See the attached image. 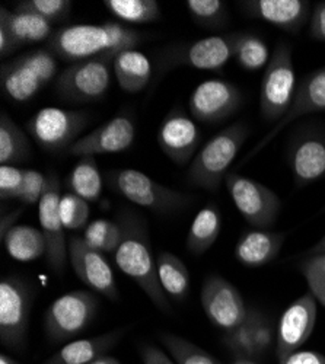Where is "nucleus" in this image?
Here are the masks:
<instances>
[{
    "mask_svg": "<svg viewBox=\"0 0 325 364\" xmlns=\"http://www.w3.org/2000/svg\"><path fill=\"white\" fill-rule=\"evenodd\" d=\"M186 6L193 21L208 31H222L229 23L228 8L222 0H187Z\"/></svg>",
    "mask_w": 325,
    "mask_h": 364,
    "instance_id": "f704fd0d",
    "label": "nucleus"
},
{
    "mask_svg": "<svg viewBox=\"0 0 325 364\" xmlns=\"http://www.w3.org/2000/svg\"><path fill=\"white\" fill-rule=\"evenodd\" d=\"M248 134V126L240 121L213 136L191 161L187 171L188 184L216 193L228 176V171L238 156Z\"/></svg>",
    "mask_w": 325,
    "mask_h": 364,
    "instance_id": "7ed1b4c3",
    "label": "nucleus"
},
{
    "mask_svg": "<svg viewBox=\"0 0 325 364\" xmlns=\"http://www.w3.org/2000/svg\"><path fill=\"white\" fill-rule=\"evenodd\" d=\"M222 229V215L216 204L203 207L194 218L186 245L190 254L203 255L208 252L218 240Z\"/></svg>",
    "mask_w": 325,
    "mask_h": 364,
    "instance_id": "bb28decb",
    "label": "nucleus"
},
{
    "mask_svg": "<svg viewBox=\"0 0 325 364\" xmlns=\"http://www.w3.org/2000/svg\"><path fill=\"white\" fill-rule=\"evenodd\" d=\"M21 215H22V210H16V211H14V213H11V215H4L2 216V226H0V236H2V239L6 236V233L14 226H16V220L19 219Z\"/></svg>",
    "mask_w": 325,
    "mask_h": 364,
    "instance_id": "de8ad7c7",
    "label": "nucleus"
},
{
    "mask_svg": "<svg viewBox=\"0 0 325 364\" xmlns=\"http://www.w3.org/2000/svg\"><path fill=\"white\" fill-rule=\"evenodd\" d=\"M104 5L111 15L129 23H149L161 18L156 0H104Z\"/></svg>",
    "mask_w": 325,
    "mask_h": 364,
    "instance_id": "473e14b6",
    "label": "nucleus"
},
{
    "mask_svg": "<svg viewBox=\"0 0 325 364\" xmlns=\"http://www.w3.org/2000/svg\"><path fill=\"white\" fill-rule=\"evenodd\" d=\"M62 182L54 171L46 175L44 194L38 203V219L41 232L47 242L46 261L55 274H63L69 261V239L60 218Z\"/></svg>",
    "mask_w": 325,
    "mask_h": 364,
    "instance_id": "ddd939ff",
    "label": "nucleus"
},
{
    "mask_svg": "<svg viewBox=\"0 0 325 364\" xmlns=\"http://www.w3.org/2000/svg\"><path fill=\"white\" fill-rule=\"evenodd\" d=\"M46 188V175L34 171V169H25L23 178V187L19 200L25 205H34L38 204Z\"/></svg>",
    "mask_w": 325,
    "mask_h": 364,
    "instance_id": "79ce46f5",
    "label": "nucleus"
},
{
    "mask_svg": "<svg viewBox=\"0 0 325 364\" xmlns=\"http://www.w3.org/2000/svg\"><path fill=\"white\" fill-rule=\"evenodd\" d=\"M228 193L241 216L255 229H267L279 218L282 200L261 182L236 172L225 178Z\"/></svg>",
    "mask_w": 325,
    "mask_h": 364,
    "instance_id": "f8f14e48",
    "label": "nucleus"
},
{
    "mask_svg": "<svg viewBox=\"0 0 325 364\" xmlns=\"http://www.w3.org/2000/svg\"><path fill=\"white\" fill-rule=\"evenodd\" d=\"M123 333V329H115L102 336L69 343L43 364H91L107 355V353L122 340Z\"/></svg>",
    "mask_w": 325,
    "mask_h": 364,
    "instance_id": "393cba45",
    "label": "nucleus"
},
{
    "mask_svg": "<svg viewBox=\"0 0 325 364\" xmlns=\"http://www.w3.org/2000/svg\"><path fill=\"white\" fill-rule=\"evenodd\" d=\"M118 53H108L72 63L55 79V94L65 101L90 104L101 101L111 85V70Z\"/></svg>",
    "mask_w": 325,
    "mask_h": 364,
    "instance_id": "6e6552de",
    "label": "nucleus"
},
{
    "mask_svg": "<svg viewBox=\"0 0 325 364\" xmlns=\"http://www.w3.org/2000/svg\"><path fill=\"white\" fill-rule=\"evenodd\" d=\"M83 239L92 250L101 254L115 252L122 244L123 229L118 222L98 219L86 226Z\"/></svg>",
    "mask_w": 325,
    "mask_h": 364,
    "instance_id": "72a5a7b5",
    "label": "nucleus"
},
{
    "mask_svg": "<svg viewBox=\"0 0 325 364\" xmlns=\"http://www.w3.org/2000/svg\"><path fill=\"white\" fill-rule=\"evenodd\" d=\"M314 112H325V66L308 73L301 80V83L297 86V92H294L293 101L286 115L257 143V146L248 154L247 159L258 155L265 146H269L270 141L293 121Z\"/></svg>",
    "mask_w": 325,
    "mask_h": 364,
    "instance_id": "412c9836",
    "label": "nucleus"
},
{
    "mask_svg": "<svg viewBox=\"0 0 325 364\" xmlns=\"http://www.w3.org/2000/svg\"><path fill=\"white\" fill-rule=\"evenodd\" d=\"M325 254V235L316 242V244L308 250V255H321Z\"/></svg>",
    "mask_w": 325,
    "mask_h": 364,
    "instance_id": "09e8293b",
    "label": "nucleus"
},
{
    "mask_svg": "<svg viewBox=\"0 0 325 364\" xmlns=\"http://www.w3.org/2000/svg\"><path fill=\"white\" fill-rule=\"evenodd\" d=\"M57 69V57L47 47L22 54L2 65V92L11 101L26 102L55 77Z\"/></svg>",
    "mask_w": 325,
    "mask_h": 364,
    "instance_id": "39448f33",
    "label": "nucleus"
},
{
    "mask_svg": "<svg viewBox=\"0 0 325 364\" xmlns=\"http://www.w3.org/2000/svg\"><path fill=\"white\" fill-rule=\"evenodd\" d=\"M136 140L134 119L127 112H120L90 134L78 139L68 150L69 156L86 158L124 151Z\"/></svg>",
    "mask_w": 325,
    "mask_h": 364,
    "instance_id": "a211bd4d",
    "label": "nucleus"
},
{
    "mask_svg": "<svg viewBox=\"0 0 325 364\" xmlns=\"http://www.w3.org/2000/svg\"><path fill=\"white\" fill-rule=\"evenodd\" d=\"M284 239L286 235L280 232H269L265 229L248 230L241 235L236 244L235 257L245 267H264L277 258Z\"/></svg>",
    "mask_w": 325,
    "mask_h": 364,
    "instance_id": "5701e85b",
    "label": "nucleus"
},
{
    "mask_svg": "<svg viewBox=\"0 0 325 364\" xmlns=\"http://www.w3.org/2000/svg\"><path fill=\"white\" fill-rule=\"evenodd\" d=\"M200 299L206 316L225 333L236 329L248 318L250 308L240 290L218 274L204 280Z\"/></svg>",
    "mask_w": 325,
    "mask_h": 364,
    "instance_id": "2eb2a0df",
    "label": "nucleus"
},
{
    "mask_svg": "<svg viewBox=\"0 0 325 364\" xmlns=\"http://www.w3.org/2000/svg\"><path fill=\"white\" fill-rule=\"evenodd\" d=\"M0 28L11 36L18 50L28 44L48 41L55 33L54 25L44 18L16 8L8 11L5 6L0 8Z\"/></svg>",
    "mask_w": 325,
    "mask_h": 364,
    "instance_id": "b1692460",
    "label": "nucleus"
},
{
    "mask_svg": "<svg viewBox=\"0 0 325 364\" xmlns=\"http://www.w3.org/2000/svg\"><path fill=\"white\" fill-rule=\"evenodd\" d=\"M91 364H122V363L118 361L117 358L111 357V355H104V357H101V358L95 360V361H94V363H91Z\"/></svg>",
    "mask_w": 325,
    "mask_h": 364,
    "instance_id": "8fccbe9b",
    "label": "nucleus"
},
{
    "mask_svg": "<svg viewBox=\"0 0 325 364\" xmlns=\"http://www.w3.org/2000/svg\"><path fill=\"white\" fill-rule=\"evenodd\" d=\"M107 184L115 194L159 215L176 213L190 207L194 201L191 196L165 187L151 176L132 168L110 171L107 173Z\"/></svg>",
    "mask_w": 325,
    "mask_h": 364,
    "instance_id": "20e7f679",
    "label": "nucleus"
},
{
    "mask_svg": "<svg viewBox=\"0 0 325 364\" xmlns=\"http://www.w3.org/2000/svg\"><path fill=\"white\" fill-rule=\"evenodd\" d=\"M201 134L194 121L181 108H172L158 130V144L176 165L184 166L197 155Z\"/></svg>",
    "mask_w": 325,
    "mask_h": 364,
    "instance_id": "aec40b11",
    "label": "nucleus"
},
{
    "mask_svg": "<svg viewBox=\"0 0 325 364\" xmlns=\"http://www.w3.org/2000/svg\"><path fill=\"white\" fill-rule=\"evenodd\" d=\"M68 193L76 194L87 203H95L102 194V175L95 156L80 158L65 179Z\"/></svg>",
    "mask_w": 325,
    "mask_h": 364,
    "instance_id": "c85d7f7f",
    "label": "nucleus"
},
{
    "mask_svg": "<svg viewBox=\"0 0 325 364\" xmlns=\"http://www.w3.org/2000/svg\"><path fill=\"white\" fill-rule=\"evenodd\" d=\"M23 178L25 169L15 168L14 165L0 166V198H19L23 187Z\"/></svg>",
    "mask_w": 325,
    "mask_h": 364,
    "instance_id": "a19ab883",
    "label": "nucleus"
},
{
    "mask_svg": "<svg viewBox=\"0 0 325 364\" xmlns=\"http://www.w3.org/2000/svg\"><path fill=\"white\" fill-rule=\"evenodd\" d=\"M264 319V315L255 309L250 308L248 318L243 325L236 329L226 332L223 337L225 347L235 355V358H257V350L254 343L255 329L260 322Z\"/></svg>",
    "mask_w": 325,
    "mask_h": 364,
    "instance_id": "2f4dec72",
    "label": "nucleus"
},
{
    "mask_svg": "<svg viewBox=\"0 0 325 364\" xmlns=\"http://www.w3.org/2000/svg\"><path fill=\"white\" fill-rule=\"evenodd\" d=\"M232 364H260L254 358H235Z\"/></svg>",
    "mask_w": 325,
    "mask_h": 364,
    "instance_id": "603ef678",
    "label": "nucleus"
},
{
    "mask_svg": "<svg viewBox=\"0 0 325 364\" xmlns=\"http://www.w3.org/2000/svg\"><path fill=\"white\" fill-rule=\"evenodd\" d=\"M316 299L311 291L298 297L284 309L277 326V360L298 351L312 336L316 323Z\"/></svg>",
    "mask_w": 325,
    "mask_h": 364,
    "instance_id": "6ab92c4d",
    "label": "nucleus"
},
{
    "mask_svg": "<svg viewBox=\"0 0 325 364\" xmlns=\"http://www.w3.org/2000/svg\"><path fill=\"white\" fill-rule=\"evenodd\" d=\"M0 364H21V363L16 361L15 358L6 355V354H2V355H0Z\"/></svg>",
    "mask_w": 325,
    "mask_h": 364,
    "instance_id": "3c124183",
    "label": "nucleus"
},
{
    "mask_svg": "<svg viewBox=\"0 0 325 364\" xmlns=\"http://www.w3.org/2000/svg\"><path fill=\"white\" fill-rule=\"evenodd\" d=\"M241 33H232L169 46L158 54L159 75H165L180 66L200 70H220L235 57Z\"/></svg>",
    "mask_w": 325,
    "mask_h": 364,
    "instance_id": "423d86ee",
    "label": "nucleus"
},
{
    "mask_svg": "<svg viewBox=\"0 0 325 364\" xmlns=\"http://www.w3.org/2000/svg\"><path fill=\"white\" fill-rule=\"evenodd\" d=\"M117 222L123 229L122 244L114 252L117 267L146 293L158 309L169 312V301L159 283L156 259L144 219L134 210L123 208Z\"/></svg>",
    "mask_w": 325,
    "mask_h": 364,
    "instance_id": "f257e3e1",
    "label": "nucleus"
},
{
    "mask_svg": "<svg viewBox=\"0 0 325 364\" xmlns=\"http://www.w3.org/2000/svg\"><path fill=\"white\" fill-rule=\"evenodd\" d=\"M87 121L90 117L86 112L47 107L28 121L26 129L43 150L58 155L68 154Z\"/></svg>",
    "mask_w": 325,
    "mask_h": 364,
    "instance_id": "9d476101",
    "label": "nucleus"
},
{
    "mask_svg": "<svg viewBox=\"0 0 325 364\" xmlns=\"http://www.w3.org/2000/svg\"><path fill=\"white\" fill-rule=\"evenodd\" d=\"M243 101L244 95L236 85L223 79H209L196 86L188 100V108L201 123L216 124L238 111Z\"/></svg>",
    "mask_w": 325,
    "mask_h": 364,
    "instance_id": "dca6fc26",
    "label": "nucleus"
},
{
    "mask_svg": "<svg viewBox=\"0 0 325 364\" xmlns=\"http://www.w3.org/2000/svg\"><path fill=\"white\" fill-rule=\"evenodd\" d=\"M270 50L258 36L250 33H241L236 46L235 58L241 68L245 70H260L264 66L267 68L270 62Z\"/></svg>",
    "mask_w": 325,
    "mask_h": 364,
    "instance_id": "e433bc0d",
    "label": "nucleus"
},
{
    "mask_svg": "<svg viewBox=\"0 0 325 364\" xmlns=\"http://www.w3.org/2000/svg\"><path fill=\"white\" fill-rule=\"evenodd\" d=\"M98 312V297L87 290H75L55 299L44 315L46 337L53 344L72 340L90 326Z\"/></svg>",
    "mask_w": 325,
    "mask_h": 364,
    "instance_id": "1a4fd4ad",
    "label": "nucleus"
},
{
    "mask_svg": "<svg viewBox=\"0 0 325 364\" xmlns=\"http://www.w3.org/2000/svg\"><path fill=\"white\" fill-rule=\"evenodd\" d=\"M33 301L34 291L21 277L11 276L0 283V341L9 350L25 347Z\"/></svg>",
    "mask_w": 325,
    "mask_h": 364,
    "instance_id": "9b49d317",
    "label": "nucleus"
},
{
    "mask_svg": "<svg viewBox=\"0 0 325 364\" xmlns=\"http://www.w3.org/2000/svg\"><path fill=\"white\" fill-rule=\"evenodd\" d=\"M254 343H255V350H257L258 357L267 353L275 343V329H273L272 323L265 318L260 322V325L255 329Z\"/></svg>",
    "mask_w": 325,
    "mask_h": 364,
    "instance_id": "37998d69",
    "label": "nucleus"
},
{
    "mask_svg": "<svg viewBox=\"0 0 325 364\" xmlns=\"http://www.w3.org/2000/svg\"><path fill=\"white\" fill-rule=\"evenodd\" d=\"M143 40L144 34L118 22L80 23L57 29L47 41V48L57 58L76 63L102 54L136 48Z\"/></svg>",
    "mask_w": 325,
    "mask_h": 364,
    "instance_id": "f03ea898",
    "label": "nucleus"
},
{
    "mask_svg": "<svg viewBox=\"0 0 325 364\" xmlns=\"http://www.w3.org/2000/svg\"><path fill=\"white\" fill-rule=\"evenodd\" d=\"M73 2L70 0H22L16 9L33 12L50 23H62L70 18Z\"/></svg>",
    "mask_w": 325,
    "mask_h": 364,
    "instance_id": "58836bf2",
    "label": "nucleus"
},
{
    "mask_svg": "<svg viewBox=\"0 0 325 364\" xmlns=\"http://www.w3.org/2000/svg\"><path fill=\"white\" fill-rule=\"evenodd\" d=\"M140 358L143 364H176L168 354L152 344H143L140 347Z\"/></svg>",
    "mask_w": 325,
    "mask_h": 364,
    "instance_id": "49530a36",
    "label": "nucleus"
},
{
    "mask_svg": "<svg viewBox=\"0 0 325 364\" xmlns=\"http://www.w3.org/2000/svg\"><path fill=\"white\" fill-rule=\"evenodd\" d=\"M31 156V143L23 130L8 115L0 112V164H21Z\"/></svg>",
    "mask_w": 325,
    "mask_h": 364,
    "instance_id": "7c9ffc66",
    "label": "nucleus"
},
{
    "mask_svg": "<svg viewBox=\"0 0 325 364\" xmlns=\"http://www.w3.org/2000/svg\"><path fill=\"white\" fill-rule=\"evenodd\" d=\"M68 248L69 262L83 284L112 301L120 299L114 271L101 252L87 245L83 236L69 237Z\"/></svg>",
    "mask_w": 325,
    "mask_h": 364,
    "instance_id": "f3484780",
    "label": "nucleus"
},
{
    "mask_svg": "<svg viewBox=\"0 0 325 364\" xmlns=\"http://www.w3.org/2000/svg\"><path fill=\"white\" fill-rule=\"evenodd\" d=\"M159 340L176 364H222L211 353L204 351L186 338L174 336L171 332H161Z\"/></svg>",
    "mask_w": 325,
    "mask_h": 364,
    "instance_id": "c9c22d12",
    "label": "nucleus"
},
{
    "mask_svg": "<svg viewBox=\"0 0 325 364\" xmlns=\"http://www.w3.org/2000/svg\"><path fill=\"white\" fill-rule=\"evenodd\" d=\"M241 11L252 19L269 22L289 34H298L309 19L307 0H244Z\"/></svg>",
    "mask_w": 325,
    "mask_h": 364,
    "instance_id": "4be33fe9",
    "label": "nucleus"
},
{
    "mask_svg": "<svg viewBox=\"0 0 325 364\" xmlns=\"http://www.w3.org/2000/svg\"><path fill=\"white\" fill-rule=\"evenodd\" d=\"M297 86L292 47L289 43L280 41L273 50L261 80L260 112L262 119L267 123H279L293 101Z\"/></svg>",
    "mask_w": 325,
    "mask_h": 364,
    "instance_id": "0eeeda50",
    "label": "nucleus"
},
{
    "mask_svg": "<svg viewBox=\"0 0 325 364\" xmlns=\"http://www.w3.org/2000/svg\"><path fill=\"white\" fill-rule=\"evenodd\" d=\"M156 267L164 291L176 301L186 300L190 291V272L187 265L176 255L164 251L156 258Z\"/></svg>",
    "mask_w": 325,
    "mask_h": 364,
    "instance_id": "c756f323",
    "label": "nucleus"
},
{
    "mask_svg": "<svg viewBox=\"0 0 325 364\" xmlns=\"http://www.w3.org/2000/svg\"><path fill=\"white\" fill-rule=\"evenodd\" d=\"M114 75L120 87L129 94L140 92L151 82L152 63L136 48L120 51L114 60Z\"/></svg>",
    "mask_w": 325,
    "mask_h": 364,
    "instance_id": "a878e982",
    "label": "nucleus"
},
{
    "mask_svg": "<svg viewBox=\"0 0 325 364\" xmlns=\"http://www.w3.org/2000/svg\"><path fill=\"white\" fill-rule=\"evenodd\" d=\"M309 291L325 308V254L309 255L299 265Z\"/></svg>",
    "mask_w": 325,
    "mask_h": 364,
    "instance_id": "ea45409f",
    "label": "nucleus"
},
{
    "mask_svg": "<svg viewBox=\"0 0 325 364\" xmlns=\"http://www.w3.org/2000/svg\"><path fill=\"white\" fill-rule=\"evenodd\" d=\"M279 364H325V355L316 351L298 350L280 358Z\"/></svg>",
    "mask_w": 325,
    "mask_h": 364,
    "instance_id": "a18cd8bd",
    "label": "nucleus"
},
{
    "mask_svg": "<svg viewBox=\"0 0 325 364\" xmlns=\"http://www.w3.org/2000/svg\"><path fill=\"white\" fill-rule=\"evenodd\" d=\"M2 240L8 255L19 262L36 261L47 252V242L41 229L28 225L14 226Z\"/></svg>",
    "mask_w": 325,
    "mask_h": 364,
    "instance_id": "cd10ccee",
    "label": "nucleus"
},
{
    "mask_svg": "<svg viewBox=\"0 0 325 364\" xmlns=\"http://www.w3.org/2000/svg\"><path fill=\"white\" fill-rule=\"evenodd\" d=\"M294 186L307 187L325 178V127L304 126L293 133L286 154Z\"/></svg>",
    "mask_w": 325,
    "mask_h": 364,
    "instance_id": "4468645a",
    "label": "nucleus"
},
{
    "mask_svg": "<svg viewBox=\"0 0 325 364\" xmlns=\"http://www.w3.org/2000/svg\"><path fill=\"white\" fill-rule=\"evenodd\" d=\"M91 207L86 200L72 193H65L60 200V218L65 229L80 230L90 225Z\"/></svg>",
    "mask_w": 325,
    "mask_h": 364,
    "instance_id": "4c0bfd02",
    "label": "nucleus"
},
{
    "mask_svg": "<svg viewBox=\"0 0 325 364\" xmlns=\"http://www.w3.org/2000/svg\"><path fill=\"white\" fill-rule=\"evenodd\" d=\"M309 36L316 41L325 43V2L316 4L312 11L309 22Z\"/></svg>",
    "mask_w": 325,
    "mask_h": 364,
    "instance_id": "c03bdc74",
    "label": "nucleus"
}]
</instances>
